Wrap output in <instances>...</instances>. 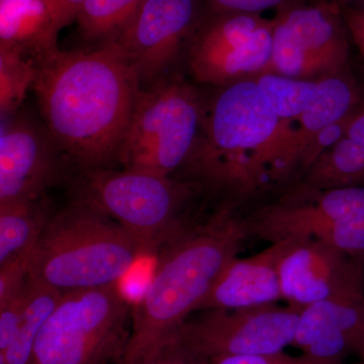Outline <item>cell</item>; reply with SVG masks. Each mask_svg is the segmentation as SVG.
I'll return each instance as SVG.
<instances>
[{"mask_svg": "<svg viewBox=\"0 0 364 364\" xmlns=\"http://www.w3.org/2000/svg\"><path fill=\"white\" fill-rule=\"evenodd\" d=\"M33 90L44 124L75 170L112 169L140 91L122 48L56 51L35 61Z\"/></svg>", "mask_w": 364, "mask_h": 364, "instance_id": "cell-1", "label": "cell"}, {"mask_svg": "<svg viewBox=\"0 0 364 364\" xmlns=\"http://www.w3.org/2000/svg\"><path fill=\"white\" fill-rule=\"evenodd\" d=\"M291 128L253 79L223 86L205 109L200 139L179 179L226 196L233 207L282 186Z\"/></svg>", "mask_w": 364, "mask_h": 364, "instance_id": "cell-2", "label": "cell"}, {"mask_svg": "<svg viewBox=\"0 0 364 364\" xmlns=\"http://www.w3.org/2000/svg\"><path fill=\"white\" fill-rule=\"evenodd\" d=\"M247 239L243 219L225 203L164 244L155 255L149 286L132 312L131 337L119 364L135 363L166 343Z\"/></svg>", "mask_w": 364, "mask_h": 364, "instance_id": "cell-3", "label": "cell"}, {"mask_svg": "<svg viewBox=\"0 0 364 364\" xmlns=\"http://www.w3.org/2000/svg\"><path fill=\"white\" fill-rule=\"evenodd\" d=\"M145 254L109 215L73 200L55 212L28 259V279L60 293L117 284Z\"/></svg>", "mask_w": 364, "mask_h": 364, "instance_id": "cell-4", "label": "cell"}, {"mask_svg": "<svg viewBox=\"0 0 364 364\" xmlns=\"http://www.w3.org/2000/svg\"><path fill=\"white\" fill-rule=\"evenodd\" d=\"M72 198L109 215L133 237L145 256L193 219L184 214L200 191L195 182L133 170H76L68 181Z\"/></svg>", "mask_w": 364, "mask_h": 364, "instance_id": "cell-5", "label": "cell"}, {"mask_svg": "<svg viewBox=\"0 0 364 364\" xmlns=\"http://www.w3.org/2000/svg\"><path fill=\"white\" fill-rule=\"evenodd\" d=\"M207 105L195 86L166 75L141 87L119 154L123 169L171 176L196 149Z\"/></svg>", "mask_w": 364, "mask_h": 364, "instance_id": "cell-6", "label": "cell"}, {"mask_svg": "<svg viewBox=\"0 0 364 364\" xmlns=\"http://www.w3.org/2000/svg\"><path fill=\"white\" fill-rule=\"evenodd\" d=\"M132 312L119 284L63 294L36 340L31 364L121 363Z\"/></svg>", "mask_w": 364, "mask_h": 364, "instance_id": "cell-7", "label": "cell"}, {"mask_svg": "<svg viewBox=\"0 0 364 364\" xmlns=\"http://www.w3.org/2000/svg\"><path fill=\"white\" fill-rule=\"evenodd\" d=\"M299 314L301 309L289 305L200 311L196 317L189 316L166 343L178 345L205 360L279 353L293 345Z\"/></svg>", "mask_w": 364, "mask_h": 364, "instance_id": "cell-8", "label": "cell"}, {"mask_svg": "<svg viewBox=\"0 0 364 364\" xmlns=\"http://www.w3.org/2000/svg\"><path fill=\"white\" fill-rule=\"evenodd\" d=\"M345 30L338 2L301 4L280 9L273 18L272 54L267 70L299 79L344 72L349 54Z\"/></svg>", "mask_w": 364, "mask_h": 364, "instance_id": "cell-9", "label": "cell"}, {"mask_svg": "<svg viewBox=\"0 0 364 364\" xmlns=\"http://www.w3.org/2000/svg\"><path fill=\"white\" fill-rule=\"evenodd\" d=\"M71 164L45 124L18 111L2 119L0 205L30 202L68 182Z\"/></svg>", "mask_w": 364, "mask_h": 364, "instance_id": "cell-10", "label": "cell"}, {"mask_svg": "<svg viewBox=\"0 0 364 364\" xmlns=\"http://www.w3.org/2000/svg\"><path fill=\"white\" fill-rule=\"evenodd\" d=\"M279 272L282 301L296 309L364 296V262L312 238L287 239Z\"/></svg>", "mask_w": 364, "mask_h": 364, "instance_id": "cell-11", "label": "cell"}, {"mask_svg": "<svg viewBox=\"0 0 364 364\" xmlns=\"http://www.w3.org/2000/svg\"><path fill=\"white\" fill-rule=\"evenodd\" d=\"M364 215V186L324 191L291 189L277 202L243 218L249 237L269 244L291 238L316 239L334 223Z\"/></svg>", "mask_w": 364, "mask_h": 364, "instance_id": "cell-12", "label": "cell"}, {"mask_svg": "<svg viewBox=\"0 0 364 364\" xmlns=\"http://www.w3.org/2000/svg\"><path fill=\"white\" fill-rule=\"evenodd\" d=\"M196 16V0H144L112 41L126 53L142 87L166 75L182 43L198 26Z\"/></svg>", "mask_w": 364, "mask_h": 364, "instance_id": "cell-13", "label": "cell"}, {"mask_svg": "<svg viewBox=\"0 0 364 364\" xmlns=\"http://www.w3.org/2000/svg\"><path fill=\"white\" fill-rule=\"evenodd\" d=\"M293 345L311 358L346 361L356 355L364 364V296L325 299L301 309Z\"/></svg>", "mask_w": 364, "mask_h": 364, "instance_id": "cell-14", "label": "cell"}, {"mask_svg": "<svg viewBox=\"0 0 364 364\" xmlns=\"http://www.w3.org/2000/svg\"><path fill=\"white\" fill-rule=\"evenodd\" d=\"M287 245V240L277 242L249 257L234 258L196 306V312L277 305L282 299L279 265Z\"/></svg>", "mask_w": 364, "mask_h": 364, "instance_id": "cell-15", "label": "cell"}, {"mask_svg": "<svg viewBox=\"0 0 364 364\" xmlns=\"http://www.w3.org/2000/svg\"><path fill=\"white\" fill-rule=\"evenodd\" d=\"M344 72L318 78L313 102L291 123L284 157L287 183L294 182L296 186L301 179L304 156L315 136L332 124L351 116L363 100L355 82Z\"/></svg>", "mask_w": 364, "mask_h": 364, "instance_id": "cell-16", "label": "cell"}, {"mask_svg": "<svg viewBox=\"0 0 364 364\" xmlns=\"http://www.w3.org/2000/svg\"><path fill=\"white\" fill-rule=\"evenodd\" d=\"M59 32L48 0H0V47L36 61L59 49Z\"/></svg>", "mask_w": 364, "mask_h": 364, "instance_id": "cell-17", "label": "cell"}, {"mask_svg": "<svg viewBox=\"0 0 364 364\" xmlns=\"http://www.w3.org/2000/svg\"><path fill=\"white\" fill-rule=\"evenodd\" d=\"M272 44L273 20H267L247 42L189 69L198 82L218 87L252 79L267 72Z\"/></svg>", "mask_w": 364, "mask_h": 364, "instance_id": "cell-18", "label": "cell"}, {"mask_svg": "<svg viewBox=\"0 0 364 364\" xmlns=\"http://www.w3.org/2000/svg\"><path fill=\"white\" fill-rule=\"evenodd\" d=\"M267 21L260 14L210 13L191 33L188 51L189 68L247 42Z\"/></svg>", "mask_w": 364, "mask_h": 364, "instance_id": "cell-19", "label": "cell"}, {"mask_svg": "<svg viewBox=\"0 0 364 364\" xmlns=\"http://www.w3.org/2000/svg\"><path fill=\"white\" fill-rule=\"evenodd\" d=\"M354 186H364V146L343 136L291 189L315 191Z\"/></svg>", "mask_w": 364, "mask_h": 364, "instance_id": "cell-20", "label": "cell"}, {"mask_svg": "<svg viewBox=\"0 0 364 364\" xmlns=\"http://www.w3.org/2000/svg\"><path fill=\"white\" fill-rule=\"evenodd\" d=\"M54 214L47 196L0 205V264L32 249Z\"/></svg>", "mask_w": 364, "mask_h": 364, "instance_id": "cell-21", "label": "cell"}, {"mask_svg": "<svg viewBox=\"0 0 364 364\" xmlns=\"http://www.w3.org/2000/svg\"><path fill=\"white\" fill-rule=\"evenodd\" d=\"M62 296L63 294L57 289L28 279V296L18 332L9 348L0 352L7 364H31L36 340Z\"/></svg>", "mask_w": 364, "mask_h": 364, "instance_id": "cell-22", "label": "cell"}, {"mask_svg": "<svg viewBox=\"0 0 364 364\" xmlns=\"http://www.w3.org/2000/svg\"><path fill=\"white\" fill-rule=\"evenodd\" d=\"M144 0H85L79 9L81 35L90 42H112L130 23Z\"/></svg>", "mask_w": 364, "mask_h": 364, "instance_id": "cell-23", "label": "cell"}, {"mask_svg": "<svg viewBox=\"0 0 364 364\" xmlns=\"http://www.w3.org/2000/svg\"><path fill=\"white\" fill-rule=\"evenodd\" d=\"M252 79L279 119L291 123L305 112L318 90V79L287 77L270 72Z\"/></svg>", "mask_w": 364, "mask_h": 364, "instance_id": "cell-24", "label": "cell"}, {"mask_svg": "<svg viewBox=\"0 0 364 364\" xmlns=\"http://www.w3.org/2000/svg\"><path fill=\"white\" fill-rule=\"evenodd\" d=\"M35 61L18 50L0 47V112L1 119L20 109L35 82Z\"/></svg>", "mask_w": 364, "mask_h": 364, "instance_id": "cell-25", "label": "cell"}, {"mask_svg": "<svg viewBox=\"0 0 364 364\" xmlns=\"http://www.w3.org/2000/svg\"><path fill=\"white\" fill-rule=\"evenodd\" d=\"M31 250L0 264V305L21 294L28 284Z\"/></svg>", "mask_w": 364, "mask_h": 364, "instance_id": "cell-26", "label": "cell"}, {"mask_svg": "<svg viewBox=\"0 0 364 364\" xmlns=\"http://www.w3.org/2000/svg\"><path fill=\"white\" fill-rule=\"evenodd\" d=\"M28 284L23 291L0 305V352H6L13 343L23 310H25Z\"/></svg>", "mask_w": 364, "mask_h": 364, "instance_id": "cell-27", "label": "cell"}, {"mask_svg": "<svg viewBox=\"0 0 364 364\" xmlns=\"http://www.w3.org/2000/svg\"><path fill=\"white\" fill-rule=\"evenodd\" d=\"M210 11L218 13H239L260 14L267 9H286L301 4V0H208Z\"/></svg>", "mask_w": 364, "mask_h": 364, "instance_id": "cell-28", "label": "cell"}, {"mask_svg": "<svg viewBox=\"0 0 364 364\" xmlns=\"http://www.w3.org/2000/svg\"><path fill=\"white\" fill-rule=\"evenodd\" d=\"M131 364H205V360L196 358L178 345L165 343L156 351Z\"/></svg>", "mask_w": 364, "mask_h": 364, "instance_id": "cell-29", "label": "cell"}, {"mask_svg": "<svg viewBox=\"0 0 364 364\" xmlns=\"http://www.w3.org/2000/svg\"><path fill=\"white\" fill-rule=\"evenodd\" d=\"M59 30L76 20L79 9L85 0H48Z\"/></svg>", "mask_w": 364, "mask_h": 364, "instance_id": "cell-30", "label": "cell"}, {"mask_svg": "<svg viewBox=\"0 0 364 364\" xmlns=\"http://www.w3.org/2000/svg\"><path fill=\"white\" fill-rule=\"evenodd\" d=\"M342 13L347 31L364 58V11L344 9Z\"/></svg>", "mask_w": 364, "mask_h": 364, "instance_id": "cell-31", "label": "cell"}, {"mask_svg": "<svg viewBox=\"0 0 364 364\" xmlns=\"http://www.w3.org/2000/svg\"><path fill=\"white\" fill-rule=\"evenodd\" d=\"M279 353L217 356L207 359L205 364H277Z\"/></svg>", "mask_w": 364, "mask_h": 364, "instance_id": "cell-32", "label": "cell"}, {"mask_svg": "<svg viewBox=\"0 0 364 364\" xmlns=\"http://www.w3.org/2000/svg\"><path fill=\"white\" fill-rule=\"evenodd\" d=\"M344 136L364 146V98L351 114Z\"/></svg>", "mask_w": 364, "mask_h": 364, "instance_id": "cell-33", "label": "cell"}, {"mask_svg": "<svg viewBox=\"0 0 364 364\" xmlns=\"http://www.w3.org/2000/svg\"><path fill=\"white\" fill-rule=\"evenodd\" d=\"M277 364H350L346 361H334L325 360V359H318L311 358V356L301 354V356H291L284 353V351L280 352L279 360ZM359 364H363V363Z\"/></svg>", "mask_w": 364, "mask_h": 364, "instance_id": "cell-34", "label": "cell"}, {"mask_svg": "<svg viewBox=\"0 0 364 364\" xmlns=\"http://www.w3.org/2000/svg\"><path fill=\"white\" fill-rule=\"evenodd\" d=\"M344 9H361L364 11V0H340ZM339 4V6H341Z\"/></svg>", "mask_w": 364, "mask_h": 364, "instance_id": "cell-35", "label": "cell"}]
</instances>
